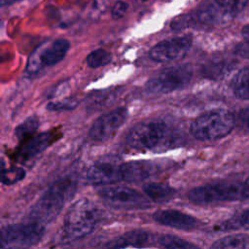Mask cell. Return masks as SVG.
Segmentation results:
<instances>
[{"label":"cell","mask_w":249,"mask_h":249,"mask_svg":"<svg viewBox=\"0 0 249 249\" xmlns=\"http://www.w3.org/2000/svg\"><path fill=\"white\" fill-rule=\"evenodd\" d=\"M74 190L75 185L71 178L66 177L56 181L31 207L28 215L29 221L41 225L53 221L59 215L65 202L72 196Z\"/></svg>","instance_id":"obj_1"},{"label":"cell","mask_w":249,"mask_h":249,"mask_svg":"<svg viewBox=\"0 0 249 249\" xmlns=\"http://www.w3.org/2000/svg\"><path fill=\"white\" fill-rule=\"evenodd\" d=\"M101 219V210L88 198H81L74 202L67 211L62 231L70 240L82 238L89 234Z\"/></svg>","instance_id":"obj_2"},{"label":"cell","mask_w":249,"mask_h":249,"mask_svg":"<svg viewBox=\"0 0 249 249\" xmlns=\"http://www.w3.org/2000/svg\"><path fill=\"white\" fill-rule=\"evenodd\" d=\"M173 135L168 125L160 121H149L136 124L125 137L128 148L138 151L156 150L171 146Z\"/></svg>","instance_id":"obj_3"},{"label":"cell","mask_w":249,"mask_h":249,"mask_svg":"<svg viewBox=\"0 0 249 249\" xmlns=\"http://www.w3.org/2000/svg\"><path fill=\"white\" fill-rule=\"evenodd\" d=\"M188 198L198 204L242 200L249 198V189L244 182H218L192 189Z\"/></svg>","instance_id":"obj_4"},{"label":"cell","mask_w":249,"mask_h":249,"mask_svg":"<svg viewBox=\"0 0 249 249\" xmlns=\"http://www.w3.org/2000/svg\"><path fill=\"white\" fill-rule=\"evenodd\" d=\"M234 126V116L227 110L217 109L198 116L190 130L198 140H216L231 133Z\"/></svg>","instance_id":"obj_5"},{"label":"cell","mask_w":249,"mask_h":249,"mask_svg":"<svg viewBox=\"0 0 249 249\" xmlns=\"http://www.w3.org/2000/svg\"><path fill=\"white\" fill-rule=\"evenodd\" d=\"M190 65H175L161 69L146 83V89L152 93H169L186 88L192 80Z\"/></svg>","instance_id":"obj_6"},{"label":"cell","mask_w":249,"mask_h":249,"mask_svg":"<svg viewBox=\"0 0 249 249\" xmlns=\"http://www.w3.org/2000/svg\"><path fill=\"white\" fill-rule=\"evenodd\" d=\"M45 232L43 225L30 222L5 226L1 230V246L28 247L40 242Z\"/></svg>","instance_id":"obj_7"},{"label":"cell","mask_w":249,"mask_h":249,"mask_svg":"<svg viewBox=\"0 0 249 249\" xmlns=\"http://www.w3.org/2000/svg\"><path fill=\"white\" fill-rule=\"evenodd\" d=\"M127 118V109L119 107L97 118L91 124L89 136L94 142H104L112 138Z\"/></svg>","instance_id":"obj_8"},{"label":"cell","mask_w":249,"mask_h":249,"mask_svg":"<svg viewBox=\"0 0 249 249\" xmlns=\"http://www.w3.org/2000/svg\"><path fill=\"white\" fill-rule=\"evenodd\" d=\"M192 46L189 35L166 39L156 44L149 52L151 59L157 62H167L184 57Z\"/></svg>","instance_id":"obj_9"},{"label":"cell","mask_w":249,"mask_h":249,"mask_svg":"<svg viewBox=\"0 0 249 249\" xmlns=\"http://www.w3.org/2000/svg\"><path fill=\"white\" fill-rule=\"evenodd\" d=\"M122 162L116 158L105 157L95 161L87 171L88 181L95 186H104L123 181Z\"/></svg>","instance_id":"obj_10"},{"label":"cell","mask_w":249,"mask_h":249,"mask_svg":"<svg viewBox=\"0 0 249 249\" xmlns=\"http://www.w3.org/2000/svg\"><path fill=\"white\" fill-rule=\"evenodd\" d=\"M101 198L113 206L118 207H142L149 201L136 190L126 187H107L98 192Z\"/></svg>","instance_id":"obj_11"},{"label":"cell","mask_w":249,"mask_h":249,"mask_svg":"<svg viewBox=\"0 0 249 249\" xmlns=\"http://www.w3.org/2000/svg\"><path fill=\"white\" fill-rule=\"evenodd\" d=\"M156 222L177 230L190 231L198 227L199 222L194 217L175 209L158 210L153 214Z\"/></svg>","instance_id":"obj_12"},{"label":"cell","mask_w":249,"mask_h":249,"mask_svg":"<svg viewBox=\"0 0 249 249\" xmlns=\"http://www.w3.org/2000/svg\"><path fill=\"white\" fill-rule=\"evenodd\" d=\"M70 43L66 39H56L52 43H44L36 49L44 66H53L61 61L68 52Z\"/></svg>","instance_id":"obj_13"},{"label":"cell","mask_w":249,"mask_h":249,"mask_svg":"<svg viewBox=\"0 0 249 249\" xmlns=\"http://www.w3.org/2000/svg\"><path fill=\"white\" fill-rule=\"evenodd\" d=\"M52 139L53 137L50 132H43L24 141L22 146L18 149L17 155L18 160L24 162L35 158L51 144Z\"/></svg>","instance_id":"obj_14"},{"label":"cell","mask_w":249,"mask_h":249,"mask_svg":"<svg viewBox=\"0 0 249 249\" xmlns=\"http://www.w3.org/2000/svg\"><path fill=\"white\" fill-rule=\"evenodd\" d=\"M121 167L122 178L125 182L141 181L157 172V166L146 160L123 162Z\"/></svg>","instance_id":"obj_15"},{"label":"cell","mask_w":249,"mask_h":249,"mask_svg":"<svg viewBox=\"0 0 249 249\" xmlns=\"http://www.w3.org/2000/svg\"><path fill=\"white\" fill-rule=\"evenodd\" d=\"M150 234L144 231H132L126 232L118 238L109 241L105 247L110 248H126V247H142L149 241Z\"/></svg>","instance_id":"obj_16"},{"label":"cell","mask_w":249,"mask_h":249,"mask_svg":"<svg viewBox=\"0 0 249 249\" xmlns=\"http://www.w3.org/2000/svg\"><path fill=\"white\" fill-rule=\"evenodd\" d=\"M143 190L145 194L153 201L163 202L172 198L175 195V190L164 183L150 182L144 185Z\"/></svg>","instance_id":"obj_17"},{"label":"cell","mask_w":249,"mask_h":249,"mask_svg":"<svg viewBox=\"0 0 249 249\" xmlns=\"http://www.w3.org/2000/svg\"><path fill=\"white\" fill-rule=\"evenodd\" d=\"M234 95L243 100H249V66L241 68L231 80Z\"/></svg>","instance_id":"obj_18"},{"label":"cell","mask_w":249,"mask_h":249,"mask_svg":"<svg viewBox=\"0 0 249 249\" xmlns=\"http://www.w3.org/2000/svg\"><path fill=\"white\" fill-rule=\"evenodd\" d=\"M217 230L223 231H231L236 230H249V208L236 213L230 219L222 222L216 227Z\"/></svg>","instance_id":"obj_19"},{"label":"cell","mask_w":249,"mask_h":249,"mask_svg":"<svg viewBox=\"0 0 249 249\" xmlns=\"http://www.w3.org/2000/svg\"><path fill=\"white\" fill-rule=\"evenodd\" d=\"M212 248L217 249H231V248H247L249 247V236L245 234L227 235L216 240Z\"/></svg>","instance_id":"obj_20"},{"label":"cell","mask_w":249,"mask_h":249,"mask_svg":"<svg viewBox=\"0 0 249 249\" xmlns=\"http://www.w3.org/2000/svg\"><path fill=\"white\" fill-rule=\"evenodd\" d=\"M232 68L233 64L231 61H212L204 67L203 73L209 79H220L231 71Z\"/></svg>","instance_id":"obj_21"},{"label":"cell","mask_w":249,"mask_h":249,"mask_svg":"<svg viewBox=\"0 0 249 249\" xmlns=\"http://www.w3.org/2000/svg\"><path fill=\"white\" fill-rule=\"evenodd\" d=\"M112 60V55L110 53L103 49H96L92 52H90L87 58V64L90 68H98L101 66H104Z\"/></svg>","instance_id":"obj_22"},{"label":"cell","mask_w":249,"mask_h":249,"mask_svg":"<svg viewBox=\"0 0 249 249\" xmlns=\"http://www.w3.org/2000/svg\"><path fill=\"white\" fill-rule=\"evenodd\" d=\"M39 126V120L35 117H29L23 123H21L15 130V134L18 139H23L29 137L33 134Z\"/></svg>","instance_id":"obj_23"},{"label":"cell","mask_w":249,"mask_h":249,"mask_svg":"<svg viewBox=\"0 0 249 249\" xmlns=\"http://www.w3.org/2000/svg\"><path fill=\"white\" fill-rule=\"evenodd\" d=\"M159 243L164 248H196V246L178 236L164 234L160 236Z\"/></svg>","instance_id":"obj_24"},{"label":"cell","mask_w":249,"mask_h":249,"mask_svg":"<svg viewBox=\"0 0 249 249\" xmlns=\"http://www.w3.org/2000/svg\"><path fill=\"white\" fill-rule=\"evenodd\" d=\"M24 177L25 171L20 167L12 166L7 169L3 167L2 169V183L4 185H13L22 180Z\"/></svg>","instance_id":"obj_25"},{"label":"cell","mask_w":249,"mask_h":249,"mask_svg":"<svg viewBox=\"0 0 249 249\" xmlns=\"http://www.w3.org/2000/svg\"><path fill=\"white\" fill-rule=\"evenodd\" d=\"M79 101L76 98H64L59 101L50 102L47 105V109L49 111H64V110H72L77 107Z\"/></svg>","instance_id":"obj_26"},{"label":"cell","mask_w":249,"mask_h":249,"mask_svg":"<svg viewBox=\"0 0 249 249\" xmlns=\"http://www.w3.org/2000/svg\"><path fill=\"white\" fill-rule=\"evenodd\" d=\"M234 123L240 131L249 133V105L240 109L235 114Z\"/></svg>","instance_id":"obj_27"},{"label":"cell","mask_w":249,"mask_h":249,"mask_svg":"<svg viewBox=\"0 0 249 249\" xmlns=\"http://www.w3.org/2000/svg\"><path fill=\"white\" fill-rule=\"evenodd\" d=\"M240 0H215V4L230 13L231 16L237 13V7L239 5Z\"/></svg>","instance_id":"obj_28"},{"label":"cell","mask_w":249,"mask_h":249,"mask_svg":"<svg viewBox=\"0 0 249 249\" xmlns=\"http://www.w3.org/2000/svg\"><path fill=\"white\" fill-rule=\"evenodd\" d=\"M128 9V4L124 1H117L114 6L112 7V17L115 19H119L121 18H123L126 12V10Z\"/></svg>","instance_id":"obj_29"},{"label":"cell","mask_w":249,"mask_h":249,"mask_svg":"<svg viewBox=\"0 0 249 249\" xmlns=\"http://www.w3.org/2000/svg\"><path fill=\"white\" fill-rule=\"evenodd\" d=\"M234 53L242 57L249 58V41H244L234 48Z\"/></svg>","instance_id":"obj_30"},{"label":"cell","mask_w":249,"mask_h":249,"mask_svg":"<svg viewBox=\"0 0 249 249\" xmlns=\"http://www.w3.org/2000/svg\"><path fill=\"white\" fill-rule=\"evenodd\" d=\"M241 33H242L243 38H244L246 41H249V24L243 26V28H242V30H241Z\"/></svg>","instance_id":"obj_31"},{"label":"cell","mask_w":249,"mask_h":249,"mask_svg":"<svg viewBox=\"0 0 249 249\" xmlns=\"http://www.w3.org/2000/svg\"><path fill=\"white\" fill-rule=\"evenodd\" d=\"M244 183H245V185L248 187V189H249V178H247L246 179V181H244Z\"/></svg>","instance_id":"obj_32"},{"label":"cell","mask_w":249,"mask_h":249,"mask_svg":"<svg viewBox=\"0 0 249 249\" xmlns=\"http://www.w3.org/2000/svg\"><path fill=\"white\" fill-rule=\"evenodd\" d=\"M8 1H9V0H1V2H2V4H3V5H4L5 3H7Z\"/></svg>","instance_id":"obj_33"}]
</instances>
